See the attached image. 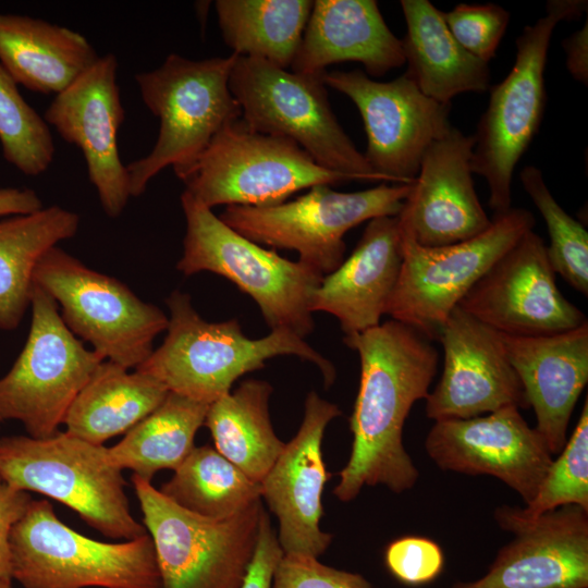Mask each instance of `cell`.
I'll return each instance as SVG.
<instances>
[{"label":"cell","instance_id":"6da1fadb","mask_svg":"<svg viewBox=\"0 0 588 588\" xmlns=\"http://www.w3.org/2000/svg\"><path fill=\"white\" fill-rule=\"evenodd\" d=\"M343 341L358 353L360 380L350 418L352 451L333 493L343 502L377 485L402 493L419 478L403 444L404 422L430 391L438 351L430 340L393 319Z\"/></svg>","mask_w":588,"mask_h":588},{"label":"cell","instance_id":"7a4b0ae2","mask_svg":"<svg viewBox=\"0 0 588 588\" xmlns=\"http://www.w3.org/2000/svg\"><path fill=\"white\" fill-rule=\"evenodd\" d=\"M166 303L170 311L167 335L136 370L170 392L210 405L231 392L240 377L283 355L316 365L327 387L335 379L332 363L291 330L274 329L264 338L250 339L236 319L206 321L187 293L173 291Z\"/></svg>","mask_w":588,"mask_h":588},{"label":"cell","instance_id":"3957f363","mask_svg":"<svg viewBox=\"0 0 588 588\" xmlns=\"http://www.w3.org/2000/svg\"><path fill=\"white\" fill-rule=\"evenodd\" d=\"M237 54L194 61L171 53L157 69L135 75L144 105L159 120L155 146L126 166L131 197L160 171L189 167L242 110L229 87Z\"/></svg>","mask_w":588,"mask_h":588},{"label":"cell","instance_id":"277c9868","mask_svg":"<svg viewBox=\"0 0 588 588\" xmlns=\"http://www.w3.org/2000/svg\"><path fill=\"white\" fill-rule=\"evenodd\" d=\"M0 477L13 489L62 503L107 538L126 541L148 534L132 514L122 470L105 445L66 431L45 439L2 436Z\"/></svg>","mask_w":588,"mask_h":588},{"label":"cell","instance_id":"5b68a950","mask_svg":"<svg viewBox=\"0 0 588 588\" xmlns=\"http://www.w3.org/2000/svg\"><path fill=\"white\" fill-rule=\"evenodd\" d=\"M181 205L186 232L179 271L226 278L254 299L271 330L287 329L302 338L314 331L310 302L322 274L241 235L185 191Z\"/></svg>","mask_w":588,"mask_h":588},{"label":"cell","instance_id":"8992f818","mask_svg":"<svg viewBox=\"0 0 588 588\" xmlns=\"http://www.w3.org/2000/svg\"><path fill=\"white\" fill-rule=\"evenodd\" d=\"M10 561L23 588H162L149 534L95 540L62 523L45 499H33L13 526Z\"/></svg>","mask_w":588,"mask_h":588},{"label":"cell","instance_id":"52a82bcc","mask_svg":"<svg viewBox=\"0 0 588 588\" xmlns=\"http://www.w3.org/2000/svg\"><path fill=\"white\" fill-rule=\"evenodd\" d=\"M586 9V0H549L546 14L517 37L515 62L507 76L489 88V103L474 134L470 164L473 173L487 182L493 216L512 208L514 170L541 125L553 30L561 21L577 19Z\"/></svg>","mask_w":588,"mask_h":588},{"label":"cell","instance_id":"ba28073f","mask_svg":"<svg viewBox=\"0 0 588 588\" xmlns=\"http://www.w3.org/2000/svg\"><path fill=\"white\" fill-rule=\"evenodd\" d=\"M322 75L289 72L261 59L237 56L229 87L242 119L254 131L290 139L319 166L354 181H384L338 122Z\"/></svg>","mask_w":588,"mask_h":588},{"label":"cell","instance_id":"9c48e42d","mask_svg":"<svg viewBox=\"0 0 588 588\" xmlns=\"http://www.w3.org/2000/svg\"><path fill=\"white\" fill-rule=\"evenodd\" d=\"M176 176L210 209L273 206L315 185L354 181L319 166L294 142L254 131L242 118L225 125Z\"/></svg>","mask_w":588,"mask_h":588},{"label":"cell","instance_id":"30bf717a","mask_svg":"<svg viewBox=\"0 0 588 588\" xmlns=\"http://www.w3.org/2000/svg\"><path fill=\"white\" fill-rule=\"evenodd\" d=\"M131 480L162 588L242 587L258 541L261 499L234 516L212 519L182 509L150 480Z\"/></svg>","mask_w":588,"mask_h":588},{"label":"cell","instance_id":"8fae6325","mask_svg":"<svg viewBox=\"0 0 588 588\" xmlns=\"http://www.w3.org/2000/svg\"><path fill=\"white\" fill-rule=\"evenodd\" d=\"M535 223L530 211L512 207L493 216L490 226L473 238L426 247L399 220L403 259L385 315L438 341L465 294Z\"/></svg>","mask_w":588,"mask_h":588},{"label":"cell","instance_id":"7c38bea8","mask_svg":"<svg viewBox=\"0 0 588 588\" xmlns=\"http://www.w3.org/2000/svg\"><path fill=\"white\" fill-rule=\"evenodd\" d=\"M409 191L411 184L383 183L353 193L315 185L273 206H226L219 218L259 245L297 252L298 261L324 277L344 260L346 232L365 221L397 216Z\"/></svg>","mask_w":588,"mask_h":588},{"label":"cell","instance_id":"4fadbf2b","mask_svg":"<svg viewBox=\"0 0 588 588\" xmlns=\"http://www.w3.org/2000/svg\"><path fill=\"white\" fill-rule=\"evenodd\" d=\"M33 283L60 306L70 331L105 360L136 369L167 330L168 316L118 279L88 268L56 246L38 262Z\"/></svg>","mask_w":588,"mask_h":588},{"label":"cell","instance_id":"5bb4252c","mask_svg":"<svg viewBox=\"0 0 588 588\" xmlns=\"http://www.w3.org/2000/svg\"><path fill=\"white\" fill-rule=\"evenodd\" d=\"M32 321L22 352L0 378V422L17 420L27 436L59 431L74 399L105 359L63 322L56 301L33 283Z\"/></svg>","mask_w":588,"mask_h":588},{"label":"cell","instance_id":"9a60e30c","mask_svg":"<svg viewBox=\"0 0 588 588\" xmlns=\"http://www.w3.org/2000/svg\"><path fill=\"white\" fill-rule=\"evenodd\" d=\"M322 79L357 107L367 135L364 156L384 182L412 184L427 149L452 128L451 103L427 97L404 74L378 82L357 69L326 71Z\"/></svg>","mask_w":588,"mask_h":588},{"label":"cell","instance_id":"2e32d148","mask_svg":"<svg viewBox=\"0 0 588 588\" xmlns=\"http://www.w3.org/2000/svg\"><path fill=\"white\" fill-rule=\"evenodd\" d=\"M457 307L499 333L514 336L555 334L587 321L559 290L546 244L532 230L489 268Z\"/></svg>","mask_w":588,"mask_h":588},{"label":"cell","instance_id":"e0dca14e","mask_svg":"<svg viewBox=\"0 0 588 588\" xmlns=\"http://www.w3.org/2000/svg\"><path fill=\"white\" fill-rule=\"evenodd\" d=\"M425 449L442 470L493 476L516 491L525 504L535 498L553 461L541 436L515 406L485 416L434 421Z\"/></svg>","mask_w":588,"mask_h":588},{"label":"cell","instance_id":"ac0fdd59","mask_svg":"<svg viewBox=\"0 0 588 588\" xmlns=\"http://www.w3.org/2000/svg\"><path fill=\"white\" fill-rule=\"evenodd\" d=\"M118 66L113 53L99 57L56 95L44 114L62 139L81 149L89 181L110 218H118L131 197L127 169L118 146L125 117L117 82Z\"/></svg>","mask_w":588,"mask_h":588},{"label":"cell","instance_id":"d6986e66","mask_svg":"<svg viewBox=\"0 0 588 588\" xmlns=\"http://www.w3.org/2000/svg\"><path fill=\"white\" fill-rule=\"evenodd\" d=\"M438 341L444 363L425 399L428 418L467 419L509 406L529 407L501 333L455 307Z\"/></svg>","mask_w":588,"mask_h":588},{"label":"cell","instance_id":"ffe728a7","mask_svg":"<svg viewBox=\"0 0 588 588\" xmlns=\"http://www.w3.org/2000/svg\"><path fill=\"white\" fill-rule=\"evenodd\" d=\"M341 414L338 405L310 391L298 431L259 483L261 499L279 520L277 537L284 554L318 558L332 541L320 528L322 492L331 477L321 445L327 426Z\"/></svg>","mask_w":588,"mask_h":588},{"label":"cell","instance_id":"44dd1931","mask_svg":"<svg viewBox=\"0 0 588 588\" xmlns=\"http://www.w3.org/2000/svg\"><path fill=\"white\" fill-rule=\"evenodd\" d=\"M497 523L515 538L482 577L452 588L588 587V511L565 505L528 522Z\"/></svg>","mask_w":588,"mask_h":588},{"label":"cell","instance_id":"7402d4cb","mask_svg":"<svg viewBox=\"0 0 588 588\" xmlns=\"http://www.w3.org/2000/svg\"><path fill=\"white\" fill-rule=\"evenodd\" d=\"M474 135L452 126L425 152L399 220L415 241L440 247L473 238L491 220L475 191L471 171Z\"/></svg>","mask_w":588,"mask_h":588},{"label":"cell","instance_id":"603a6c76","mask_svg":"<svg viewBox=\"0 0 588 588\" xmlns=\"http://www.w3.org/2000/svg\"><path fill=\"white\" fill-rule=\"evenodd\" d=\"M501 336L535 412V429L550 453L559 454L567 441L573 409L588 382V321L555 334Z\"/></svg>","mask_w":588,"mask_h":588},{"label":"cell","instance_id":"cb8c5ba5","mask_svg":"<svg viewBox=\"0 0 588 588\" xmlns=\"http://www.w3.org/2000/svg\"><path fill=\"white\" fill-rule=\"evenodd\" d=\"M402 259L397 216L368 221L352 254L322 278L311 297V313L334 316L344 336L379 326L395 289Z\"/></svg>","mask_w":588,"mask_h":588},{"label":"cell","instance_id":"d4e9b609","mask_svg":"<svg viewBox=\"0 0 588 588\" xmlns=\"http://www.w3.org/2000/svg\"><path fill=\"white\" fill-rule=\"evenodd\" d=\"M356 61L369 76L405 64L402 40L388 27L375 0H316L292 71L322 75L327 66Z\"/></svg>","mask_w":588,"mask_h":588},{"label":"cell","instance_id":"484cf974","mask_svg":"<svg viewBox=\"0 0 588 588\" xmlns=\"http://www.w3.org/2000/svg\"><path fill=\"white\" fill-rule=\"evenodd\" d=\"M99 56L82 34L27 15L0 13V64L27 89L58 95Z\"/></svg>","mask_w":588,"mask_h":588},{"label":"cell","instance_id":"4316f807","mask_svg":"<svg viewBox=\"0 0 588 588\" xmlns=\"http://www.w3.org/2000/svg\"><path fill=\"white\" fill-rule=\"evenodd\" d=\"M406 34L402 40L404 73L427 97L441 102L463 93L490 88V69L451 34L443 12L429 0H401Z\"/></svg>","mask_w":588,"mask_h":588},{"label":"cell","instance_id":"83f0119b","mask_svg":"<svg viewBox=\"0 0 588 588\" xmlns=\"http://www.w3.org/2000/svg\"><path fill=\"white\" fill-rule=\"evenodd\" d=\"M169 390L155 378L110 360L91 373L71 404L63 425L66 432L89 443H103L126 433L155 411Z\"/></svg>","mask_w":588,"mask_h":588},{"label":"cell","instance_id":"f1b7e54d","mask_svg":"<svg viewBox=\"0 0 588 588\" xmlns=\"http://www.w3.org/2000/svg\"><path fill=\"white\" fill-rule=\"evenodd\" d=\"M78 226V215L58 205L0 221V330L19 327L30 304L38 262Z\"/></svg>","mask_w":588,"mask_h":588},{"label":"cell","instance_id":"f546056e","mask_svg":"<svg viewBox=\"0 0 588 588\" xmlns=\"http://www.w3.org/2000/svg\"><path fill=\"white\" fill-rule=\"evenodd\" d=\"M271 393L269 382L247 379L211 403L204 422L215 449L257 483L268 474L285 445L271 424Z\"/></svg>","mask_w":588,"mask_h":588},{"label":"cell","instance_id":"4dcf8cb0","mask_svg":"<svg viewBox=\"0 0 588 588\" xmlns=\"http://www.w3.org/2000/svg\"><path fill=\"white\" fill-rule=\"evenodd\" d=\"M314 1L217 0L224 42L232 53L287 69L296 56Z\"/></svg>","mask_w":588,"mask_h":588},{"label":"cell","instance_id":"1f68e13d","mask_svg":"<svg viewBox=\"0 0 588 588\" xmlns=\"http://www.w3.org/2000/svg\"><path fill=\"white\" fill-rule=\"evenodd\" d=\"M208 407L169 391L155 411L108 448L111 462L121 470L130 469L150 481L160 470L174 471L195 448V436L205 422Z\"/></svg>","mask_w":588,"mask_h":588},{"label":"cell","instance_id":"d6a6232c","mask_svg":"<svg viewBox=\"0 0 588 588\" xmlns=\"http://www.w3.org/2000/svg\"><path fill=\"white\" fill-rule=\"evenodd\" d=\"M159 491L196 515L224 519L261 499L260 485L210 445L195 446Z\"/></svg>","mask_w":588,"mask_h":588},{"label":"cell","instance_id":"836d02e7","mask_svg":"<svg viewBox=\"0 0 588 588\" xmlns=\"http://www.w3.org/2000/svg\"><path fill=\"white\" fill-rule=\"evenodd\" d=\"M565 505L588 511V399L559 457L552 461L535 498L524 507L499 506L495 520L528 522Z\"/></svg>","mask_w":588,"mask_h":588},{"label":"cell","instance_id":"e575fe53","mask_svg":"<svg viewBox=\"0 0 588 588\" xmlns=\"http://www.w3.org/2000/svg\"><path fill=\"white\" fill-rule=\"evenodd\" d=\"M523 188L541 213L548 229V259L555 274L573 289L588 295V232L554 199L541 170L525 167L519 173Z\"/></svg>","mask_w":588,"mask_h":588},{"label":"cell","instance_id":"d590c367","mask_svg":"<svg viewBox=\"0 0 588 588\" xmlns=\"http://www.w3.org/2000/svg\"><path fill=\"white\" fill-rule=\"evenodd\" d=\"M0 143L7 162L25 175L48 170L56 148L49 125L17 89L0 64Z\"/></svg>","mask_w":588,"mask_h":588},{"label":"cell","instance_id":"8d00e7d4","mask_svg":"<svg viewBox=\"0 0 588 588\" xmlns=\"http://www.w3.org/2000/svg\"><path fill=\"white\" fill-rule=\"evenodd\" d=\"M444 21L456 41L479 60L489 63L504 36L510 12L494 3H460L443 12Z\"/></svg>","mask_w":588,"mask_h":588},{"label":"cell","instance_id":"74e56055","mask_svg":"<svg viewBox=\"0 0 588 588\" xmlns=\"http://www.w3.org/2000/svg\"><path fill=\"white\" fill-rule=\"evenodd\" d=\"M390 574L406 586H422L433 581L443 571L444 554L433 540L419 536L401 537L384 551Z\"/></svg>","mask_w":588,"mask_h":588},{"label":"cell","instance_id":"f35d334b","mask_svg":"<svg viewBox=\"0 0 588 588\" xmlns=\"http://www.w3.org/2000/svg\"><path fill=\"white\" fill-rule=\"evenodd\" d=\"M272 588H372L360 574L322 564L318 558L284 554L274 571Z\"/></svg>","mask_w":588,"mask_h":588},{"label":"cell","instance_id":"ab89813d","mask_svg":"<svg viewBox=\"0 0 588 588\" xmlns=\"http://www.w3.org/2000/svg\"><path fill=\"white\" fill-rule=\"evenodd\" d=\"M282 555L277 534L265 510L256 550L241 588H272L274 571Z\"/></svg>","mask_w":588,"mask_h":588},{"label":"cell","instance_id":"60d3db41","mask_svg":"<svg viewBox=\"0 0 588 588\" xmlns=\"http://www.w3.org/2000/svg\"><path fill=\"white\" fill-rule=\"evenodd\" d=\"M32 500L28 492L13 489L0 477V577L11 578V530Z\"/></svg>","mask_w":588,"mask_h":588},{"label":"cell","instance_id":"b9f144b4","mask_svg":"<svg viewBox=\"0 0 588 588\" xmlns=\"http://www.w3.org/2000/svg\"><path fill=\"white\" fill-rule=\"evenodd\" d=\"M566 68L578 82L588 83V23L562 42Z\"/></svg>","mask_w":588,"mask_h":588},{"label":"cell","instance_id":"7bdbcfd3","mask_svg":"<svg viewBox=\"0 0 588 588\" xmlns=\"http://www.w3.org/2000/svg\"><path fill=\"white\" fill-rule=\"evenodd\" d=\"M37 193L27 187H0V217L26 215L41 209Z\"/></svg>","mask_w":588,"mask_h":588},{"label":"cell","instance_id":"ee69618b","mask_svg":"<svg viewBox=\"0 0 588 588\" xmlns=\"http://www.w3.org/2000/svg\"><path fill=\"white\" fill-rule=\"evenodd\" d=\"M12 579L10 577H0V588H11Z\"/></svg>","mask_w":588,"mask_h":588}]
</instances>
